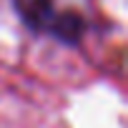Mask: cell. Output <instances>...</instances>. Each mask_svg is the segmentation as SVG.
Here are the masks:
<instances>
[{
    "label": "cell",
    "instance_id": "2",
    "mask_svg": "<svg viewBox=\"0 0 128 128\" xmlns=\"http://www.w3.org/2000/svg\"><path fill=\"white\" fill-rule=\"evenodd\" d=\"M48 33H50L53 38H58L60 43L76 45V43L83 38V33H86V20H83V15H78L76 10H58V13H55V20H53L50 28H48Z\"/></svg>",
    "mask_w": 128,
    "mask_h": 128
},
{
    "label": "cell",
    "instance_id": "1",
    "mask_svg": "<svg viewBox=\"0 0 128 128\" xmlns=\"http://www.w3.org/2000/svg\"><path fill=\"white\" fill-rule=\"evenodd\" d=\"M15 8L28 28L35 33H48L50 23L55 20V5L53 0H15Z\"/></svg>",
    "mask_w": 128,
    "mask_h": 128
}]
</instances>
